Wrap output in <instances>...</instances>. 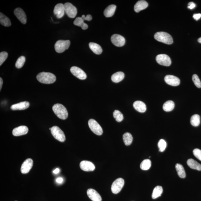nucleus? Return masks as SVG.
<instances>
[{"mask_svg":"<svg viewBox=\"0 0 201 201\" xmlns=\"http://www.w3.org/2000/svg\"><path fill=\"white\" fill-rule=\"evenodd\" d=\"M37 79L40 83L45 84H51L56 81V78L55 75L49 73L42 72L37 76Z\"/></svg>","mask_w":201,"mask_h":201,"instance_id":"f257e3e1","label":"nucleus"},{"mask_svg":"<svg viewBox=\"0 0 201 201\" xmlns=\"http://www.w3.org/2000/svg\"><path fill=\"white\" fill-rule=\"evenodd\" d=\"M54 112L59 118L62 120L67 119L68 116L67 111L65 107L63 105L56 104L52 107Z\"/></svg>","mask_w":201,"mask_h":201,"instance_id":"f03ea898","label":"nucleus"},{"mask_svg":"<svg viewBox=\"0 0 201 201\" xmlns=\"http://www.w3.org/2000/svg\"><path fill=\"white\" fill-rule=\"evenodd\" d=\"M154 38L158 42H163L167 45H171L173 42L172 36L166 32H156L154 35Z\"/></svg>","mask_w":201,"mask_h":201,"instance_id":"7ed1b4c3","label":"nucleus"},{"mask_svg":"<svg viewBox=\"0 0 201 201\" xmlns=\"http://www.w3.org/2000/svg\"><path fill=\"white\" fill-rule=\"evenodd\" d=\"M70 45L69 40H59L56 42L55 45V50L58 53H60L64 52L69 49Z\"/></svg>","mask_w":201,"mask_h":201,"instance_id":"20e7f679","label":"nucleus"},{"mask_svg":"<svg viewBox=\"0 0 201 201\" xmlns=\"http://www.w3.org/2000/svg\"><path fill=\"white\" fill-rule=\"evenodd\" d=\"M51 132L53 136L58 141L62 142L65 141L66 137L64 133L59 127L57 126L52 127Z\"/></svg>","mask_w":201,"mask_h":201,"instance_id":"39448f33","label":"nucleus"},{"mask_svg":"<svg viewBox=\"0 0 201 201\" xmlns=\"http://www.w3.org/2000/svg\"><path fill=\"white\" fill-rule=\"evenodd\" d=\"M88 125L90 129L94 134L100 136L102 134L103 130L100 124L93 119H90L88 121Z\"/></svg>","mask_w":201,"mask_h":201,"instance_id":"423d86ee","label":"nucleus"},{"mask_svg":"<svg viewBox=\"0 0 201 201\" xmlns=\"http://www.w3.org/2000/svg\"><path fill=\"white\" fill-rule=\"evenodd\" d=\"M124 181L123 178H117L113 182L111 185V190L113 193L117 194L119 192L123 187Z\"/></svg>","mask_w":201,"mask_h":201,"instance_id":"0eeeda50","label":"nucleus"},{"mask_svg":"<svg viewBox=\"0 0 201 201\" xmlns=\"http://www.w3.org/2000/svg\"><path fill=\"white\" fill-rule=\"evenodd\" d=\"M65 12L69 18L75 17L77 14V10L75 7L70 3L67 2L64 4Z\"/></svg>","mask_w":201,"mask_h":201,"instance_id":"6e6552de","label":"nucleus"},{"mask_svg":"<svg viewBox=\"0 0 201 201\" xmlns=\"http://www.w3.org/2000/svg\"><path fill=\"white\" fill-rule=\"evenodd\" d=\"M157 63L161 65L169 66L171 65V60L170 58L167 55L160 54L157 55L156 58Z\"/></svg>","mask_w":201,"mask_h":201,"instance_id":"1a4fd4ad","label":"nucleus"},{"mask_svg":"<svg viewBox=\"0 0 201 201\" xmlns=\"http://www.w3.org/2000/svg\"><path fill=\"white\" fill-rule=\"evenodd\" d=\"M71 73L73 75L81 80H85L87 76L85 73L81 69L76 66H73L70 69Z\"/></svg>","mask_w":201,"mask_h":201,"instance_id":"9d476101","label":"nucleus"},{"mask_svg":"<svg viewBox=\"0 0 201 201\" xmlns=\"http://www.w3.org/2000/svg\"><path fill=\"white\" fill-rule=\"evenodd\" d=\"M111 41L113 45L118 47L123 46L125 43V39L123 37L117 34H115L111 36Z\"/></svg>","mask_w":201,"mask_h":201,"instance_id":"9b49d317","label":"nucleus"},{"mask_svg":"<svg viewBox=\"0 0 201 201\" xmlns=\"http://www.w3.org/2000/svg\"><path fill=\"white\" fill-rule=\"evenodd\" d=\"M33 161L31 158H28L24 161L21 168V173L25 174L28 173L33 166Z\"/></svg>","mask_w":201,"mask_h":201,"instance_id":"f8f14e48","label":"nucleus"},{"mask_svg":"<svg viewBox=\"0 0 201 201\" xmlns=\"http://www.w3.org/2000/svg\"><path fill=\"white\" fill-rule=\"evenodd\" d=\"M164 80L165 83L168 84L174 87L179 85L180 83V80L178 78L171 75H167L165 76Z\"/></svg>","mask_w":201,"mask_h":201,"instance_id":"ddd939ff","label":"nucleus"},{"mask_svg":"<svg viewBox=\"0 0 201 201\" xmlns=\"http://www.w3.org/2000/svg\"><path fill=\"white\" fill-rule=\"evenodd\" d=\"M14 13L21 23L24 24H26L27 21L26 15L23 10L21 8H17L14 10Z\"/></svg>","mask_w":201,"mask_h":201,"instance_id":"4468645a","label":"nucleus"},{"mask_svg":"<svg viewBox=\"0 0 201 201\" xmlns=\"http://www.w3.org/2000/svg\"><path fill=\"white\" fill-rule=\"evenodd\" d=\"M80 168L82 170L87 172L93 171L95 169V166L93 163L87 161H82L80 164Z\"/></svg>","mask_w":201,"mask_h":201,"instance_id":"2eb2a0df","label":"nucleus"},{"mask_svg":"<svg viewBox=\"0 0 201 201\" xmlns=\"http://www.w3.org/2000/svg\"><path fill=\"white\" fill-rule=\"evenodd\" d=\"M53 12L57 18L63 17L65 13L64 5L62 4H57L55 7Z\"/></svg>","mask_w":201,"mask_h":201,"instance_id":"dca6fc26","label":"nucleus"},{"mask_svg":"<svg viewBox=\"0 0 201 201\" xmlns=\"http://www.w3.org/2000/svg\"><path fill=\"white\" fill-rule=\"evenodd\" d=\"M28 131L27 127L26 126H22L14 128L12 131V134L15 136H18L25 135L27 134Z\"/></svg>","mask_w":201,"mask_h":201,"instance_id":"f3484780","label":"nucleus"},{"mask_svg":"<svg viewBox=\"0 0 201 201\" xmlns=\"http://www.w3.org/2000/svg\"><path fill=\"white\" fill-rule=\"evenodd\" d=\"M88 196L93 201H101V196L95 190L90 189L87 191Z\"/></svg>","mask_w":201,"mask_h":201,"instance_id":"a211bd4d","label":"nucleus"},{"mask_svg":"<svg viewBox=\"0 0 201 201\" xmlns=\"http://www.w3.org/2000/svg\"><path fill=\"white\" fill-rule=\"evenodd\" d=\"M29 106V103L27 101H24L13 105L11 106V109L12 110H24L28 108Z\"/></svg>","mask_w":201,"mask_h":201,"instance_id":"6ab92c4d","label":"nucleus"},{"mask_svg":"<svg viewBox=\"0 0 201 201\" xmlns=\"http://www.w3.org/2000/svg\"><path fill=\"white\" fill-rule=\"evenodd\" d=\"M133 106L134 109L140 113H143L146 111V106L142 101L137 100L134 102Z\"/></svg>","mask_w":201,"mask_h":201,"instance_id":"aec40b11","label":"nucleus"},{"mask_svg":"<svg viewBox=\"0 0 201 201\" xmlns=\"http://www.w3.org/2000/svg\"><path fill=\"white\" fill-rule=\"evenodd\" d=\"M148 6V4L146 1L143 0L138 1L134 5V11L136 12H139L140 11L146 8Z\"/></svg>","mask_w":201,"mask_h":201,"instance_id":"412c9836","label":"nucleus"},{"mask_svg":"<svg viewBox=\"0 0 201 201\" xmlns=\"http://www.w3.org/2000/svg\"><path fill=\"white\" fill-rule=\"evenodd\" d=\"M116 9V6L114 5H111L108 6L105 9L104 14L105 16L106 17H111L114 15Z\"/></svg>","mask_w":201,"mask_h":201,"instance_id":"4be33fe9","label":"nucleus"},{"mask_svg":"<svg viewBox=\"0 0 201 201\" xmlns=\"http://www.w3.org/2000/svg\"><path fill=\"white\" fill-rule=\"evenodd\" d=\"M89 47L92 51L96 55H100L102 53L103 50L101 47L97 43L90 42Z\"/></svg>","mask_w":201,"mask_h":201,"instance_id":"5701e85b","label":"nucleus"},{"mask_svg":"<svg viewBox=\"0 0 201 201\" xmlns=\"http://www.w3.org/2000/svg\"><path fill=\"white\" fill-rule=\"evenodd\" d=\"M187 164L190 168L194 169L201 171V165L192 159H190L187 161Z\"/></svg>","mask_w":201,"mask_h":201,"instance_id":"b1692460","label":"nucleus"},{"mask_svg":"<svg viewBox=\"0 0 201 201\" xmlns=\"http://www.w3.org/2000/svg\"><path fill=\"white\" fill-rule=\"evenodd\" d=\"M124 74L121 72H117L114 73L111 76L112 81L115 83H118L123 80Z\"/></svg>","mask_w":201,"mask_h":201,"instance_id":"393cba45","label":"nucleus"},{"mask_svg":"<svg viewBox=\"0 0 201 201\" xmlns=\"http://www.w3.org/2000/svg\"><path fill=\"white\" fill-rule=\"evenodd\" d=\"M84 21L83 20L82 17H78L76 18L75 20L73 22L74 25H77V26L81 27L82 29L83 30H85L88 28V25L87 24L85 23Z\"/></svg>","mask_w":201,"mask_h":201,"instance_id":"a878e982","label":"nucleus"},{"mask_svg":"<svg viewBox=\"0 0 201 201\" xmlns=\"http://www.w3.org/2000/svg\"><path fill=\"white\" fill-rule=\"evenodd\" d=\"M0 23L5 27H9L11 25L10 20L1 12L0 13Z\"/></svg>","mask_w":201,"mask_h":201,"instance_id":"bb28decb","label":"nucleus"},{"mask_svg":"<svg viewBox=\"0 0 201 201\" xmlns=\"http://www.w3.org/2000/svg\"><path fill=\"white\" fill-rule=\"evenodd\" d=\"M175 107V104L173 101L171 100H168L165 102L163 106V109L164 111L169 112L172 111Z\"/></svg>","mask_w":201,"mask_h":201,"instance_id":"cd10ccee","label":"nucleus"},{"mask_svg":"<svg viewBox=\"0 0 201 201\" xmlns=\"http://www.w3.org/2000/svg\"><path fill=\"white\" fill-rule=\"evenodd\" d=\"M177 172L178 176L181 178H184L186 177L184 169L182 165L179 164H177L175 165Z\"/></svg>","mask_w":201,"mask_h":201,"instance_id":"c85d7f7f","label":"nucleus"},{"mask_svg":"<svg viewBox=\"0 0 201 201\" xmlns=\"http://www.w3.org/2000/svg\"><path fill=\"white\" fill-rule=\"evenodd\" d=\"M163 192V189L161 186H157L154 188L152 194L153 199H156L162 195Z\"/></svg>","mask_w":201,"mask_h":201,"instance_id":"c756f323","label":"nucleus"},{"mask_svg":"<svg viewBox=\"0 0 201 201\" xmlns=\"http://www.w3.org/2000/svg\"><path fill=\"white\" fill-rule=\"evenodd\" d=\"M123 140L126 146L131 145L132 142L133 138L131 134L129 133H126L123 135Z\"/></svg>","mask_w":201,"mask_h":201,"instance_id":"7c9ffc66","label":"nucleus"},{"mask_svg":"<svg viewBox=\"0 0 201 201\" xmlns=\"http://www.w3.org/2000/svg\"><path fill=\"white\" fill-rule=\"evenodd\" d=\"M200 116L198 114H195L191 117L190 123L193 126L197 127L200 124Z\"/></svg>","mask_w":201,"mask_h":201,"instance_id":"2f4dec72","label":"nucleus"},{"mask_svg":"<svg viewBox=\"0 0 201 201\" xmlns=\"http://www.w3.org/2000/svg\"><path fill=\"white\" fill-rule=\"evenodd\" d=\"M151 166V161L150 159H146L141 162L140 167L143 170H147L150 169Z\"/></svg>","mask_w":201,"mask_h":201,"instance_id":"473e14b6","label":"nucleus"},{"mask_svg":"<svg viewBox=\"0 0 201 201\" xmlns=\"http://www.w3.org/2000/svg\"><path fill=\"white\" fill-rule=\"evenodd\" d=\"M113 117L118 122H120L124 119L123 116L121 112L118 110H115L113 112Z\"/></svg>","mask_w":201,"mask_h":201,"instance_id":"72a5a7b5","label":"nucleus"},{"mask_svg":"<svg viewBox=\"0 0 201 201\" xmlns=\"http://www.w3.org/2000/svg\"><path fill=\"white\" fill-rule=\"evenodd\" d=\"M25 57L24 56H21L18 59L15 63V66L18 69L21 68L23 67L25 62Z\"/></svg>","mask_w":201,"mask_h":201,"instance_id":"f704fd0d","label":"nucleus"},{"mask_svg":"<svg viewBox=\"0 0 201 201\" xmlns=\"http://www.w3.org/2000/svg\"><path fill=\"white\" fill-rule=\"evenodd\" d=\"M158 147L160 152H164L167 147V143L165 140H160L158 143Z\"/></svg>","mask_w":201,"mask_h":201,"instance_id":"c9c22d12","label":"nucleus"},{"mask_svg":"<svg viewBox=\"0 0 201 201\" xmlns=\"http://www.w3.org/2000/svg\"><path fill=\"white\" fill-rule=\"evenodd\" d=\"M192 80L197 87L198 88H201V82L197 75L196 74L193 75L192 76Z\"/></svg>","mask_w":201,"mask_h":201,"instance_id":"e433bc0d","label":"nucleus"},{"mask_svg":"<svg viewBox=\"0 0 201 201\" xmlns=\"http://www.w3.org/2000/svg\"><path fill=\"white\" fill-rule=\"evenodd\" d=\"M8 57V53L6 52H3L0 53V66L2 65Z\"/></svg>","mask_w":201,"mask_h":201,"instance_id":"4c0bfd02","label":"nucleus"},{"mask_svg":"<svg viewBox=\"0 0 201 201\" xmlns=\"http://www.w3.org/2000/svg\"><path fill=\"white\" fill-rule=\"evenodd\" d=\"M195 156L199 160L201 161V150L199 149H195L193 151Z\"/></svg>","mask_w":201,"mask_h":201,"instance_id":"58836bf2","label":"nucleus"},{"mask_svg":"<svg viewBox=\"0 0 201 201\" xmlns=\"http://www.w3.org/2000/svg\"><path fill=\"white\" fill-rule=\"evenodd\" d=\"M84 21H90L92 19V17L91 15H88L85 16V15H83L81 17Z\"/></svg>","mask_w":201,"mask_h":201,"instance_id":"ea45409f","label":"nucleus"},{"mask_svg":"<svg viewBox=\"0 0 201 201\" xmlns=\"http://www.w3.org/2000/svg\"><path fill=\"white\" fill-rule=\"evenodd\" d=\"M196 5L193 2H189L188 4V8L190 9H194L196 7Z\"/></svg>","mask_w":201,"mask_h":201,"instance_id":"a19ab883","label":"nucleus"},{"mask_svg":"<svg viewBox=\"0 0 201 201\" xmlns=\"http://www.w3.org/2000/svg\"><path fill=\"white\" fill-rule=\"evenodd\" d=\"M201 17V14H195L193 16V18L197 21L198 20L200 19Z\"/></svg>","mask_w":201,"mask_h":201,"instance_id":"79ce46f5","label":"nucleus"},{"mask_svg":"<svg viewBox=\"0 0 201 201\" xmlns=\"http://www.w3.org/2000/svg\"><path fill=\"white\" fill-rule=\"evenodd\" d=\"M63 179L62 178L59 177L56 179V182L58 183L61 184L63 182Z\"/></svg>","mask_w":201,"mask_h":201,"instance_id":"37998d69","label":"nucleus"},{"mask_svg":"<svg viewBox=\"0 0 201 201\" xmlns=\"http://www.w3.org/2000/svg\"><path fill=\"white\" fill-rule=\"evenodd\" d=\"M3 83V81L2 79V78H0V90H1L2 89Z\"/></svg>","mask_w":201,"mask_h":201,"instance_id":"c03bdc74","label":"nucleus"},{"mask_svg":"<svg viewBox=\"0 0 201 201\" xmlns=\"http://www.w3.org/2000/svg\"><path fill=\"white\" fill-rule=\"evenodd\" d=\"M59 172H60V170H59V168H56V169H55L53 171V173L55 174L59 173Z\"/></svg>","mask_w":201,"mask_h":201,"instance_id":"a18cd8bd","label":"nucleus"},{"mask_svg":"<svg viewBox=\"0 0 201 201\" xmlns=\"http://www.w3.org/2000/svg\"><path fill=\"white\" fill-rule=\"evenodd\" d=\"M198 42H199V43H201V37H200L198 39Z\"/></svg>","mask_w":201,"mask_h":201,"instance_id":"49530a36","label":"nucleus"},{"mask_svg":"<svg viewBox=\"0 0 201 201\" xmlns=\"http://www.w3.org/2000/svg\"></svg>","mask_w":201,"mask_h":201,"instance_id":"de8ad7c7","label":"nucleus"}]
</instances>
